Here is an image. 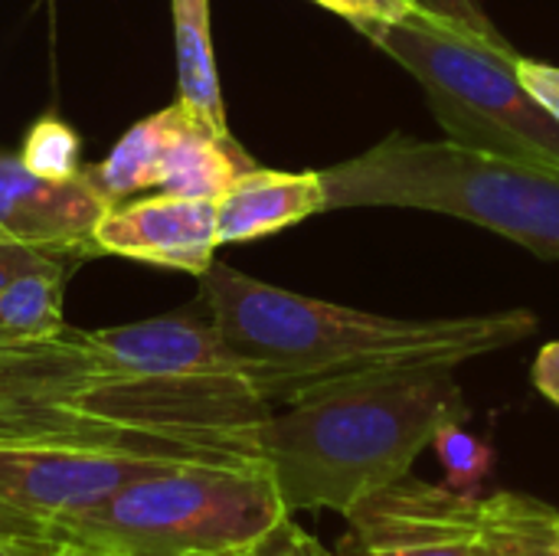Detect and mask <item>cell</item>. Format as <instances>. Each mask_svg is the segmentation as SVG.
<instances>
[{
  "instance_id": "25",
  "label": "cell",
  "mask_w": 559,
  "mask_h": 556,
  "mask_svg": "<svg viewBox=\"0 0 559 556\" xmlns=\"http://www.w3.org/2000/svg\"><path fill=\"white\" fill-rule=\"evenodd\" d=\"M534 387L559 406V341H550L537 351L534 357V370H531Z\"/></svg>"
},
{
  "instance_id": "19",
  "label": "cell",
  "mask_w": 559,
  "mask_h": 556,
  "mask_svg": "<svg viewBox=\"0 0 559 556\" xmlns=\"http://www.w3.org/2000/svg\"><path fill=\"white\" fill-rule=\"evenodd\" d=\"M20 161L33 174H39V177L72 180V177L82 174V144H79V134L66 121L46 115V118H39L26 131Z\"/></svg>"
},
{
  "instance_id": "7",
  "label": "cell",
  "mask_w": 559,
  "mask_h": 556,
  "mask_svg": "<svg viewBox=\"0 0 559 556\" xmlns=\"http://www.w3.org/2000/svg\"><path fill=\"white\" fill-rule=\"evenodd\" d=\"M164 462L105 446L0 442V534L56 541L62 524Z\"/></svg>"
},
{
  "instance_id": "21",
  "label": "cell",
  "mask_w": 559,
  "mask_h": 556,
  "mask_svg": "<svg viewBox=\"0 0 559 556\" xmlns=\"http://www.w3.org/2000/svg\"><path fill=\"white\" fill-rule=\"evenodd\" d=\"M311 3L344 16L357 33L380 26V23H400L413 13H419L413 0H311Z\"/></svg>"
},
{
  "instance_id": "2",
  "label": "cell",
  "mask_w": 559,
  "mask_h": 556,
  "mask_svg": "<svg viewBox=\"0 0 559 556\" xmlns=\"http://www.w3.org/2000/svg\"><path fill=\"white\" fill-rule=\"evenodd\" d=\"M449 419H468L455 367H416L321 383L272 410L259 456L288 514L337 511L413 475Z\"/></svg>"
},
{
  "instance_id": "28",
  "label": "cell",
  "mask_w": 559,
  "mask_h": 556,
  "mask_svg": "<svg viewBox=\"0 0 559 556\" xmlns=\"http://www.w3.org/2000/svg\"><path fill=\"white\" fill-rule=\"evenodd\" d=\"M0 344H23V341H16V338H10L7 331H0Z\"/></svg>"
},
{
  "instance_id": "18",
  "label": "cell",
  "mask_w": 559,
  "mask_h": 556,
  "mask_svg": "<svg viewBox=\"0 0 559 556\" xmlns=\"http://www.w3.org/2000/svg\"><path fill=\"white\" fill-rule=\"evenodd\" d=\"M432 452L439 456V465L445 472V485L475 495V488L491 475L495 469V449L465 429V419H449L432 436Z\"/></svg>"
},
{
  "instance_id": "5",
  "label": "cell",
  "mask_w": 559,
  "mask_h": 556,
  "mask_svg": "<svg viewBox=\"0 0 559 556\" xmlns=\"http://www.w3.org/2000/svg\"><path fill=\"white\" fill-rule=\"evenodd\" d=\"M364 36L423 88L436 121L465 147L559 167V121L527 92L514 62L423 13Z\"/></svg>"
},
{
  "instance_id": "13",
  "label": "cell",
  "mask_w": 559,
  "mask_h": 556,
  "mask_svg": "<svg viewBox=\"0 0 559 556\" xmlns=\"http://www.w3.org/2000/svg\"><path fill=\"white\" fill-rule=\"evenodd\" d=\"M255 157L229 134H213L200 125L180 102H174V125L164 144L157 193L190 197V200H219L242 174L255 170Z\"/></svg>"
},
{
  "instance_id": "20",
  "label": "cell",
  "mask_w": 559,
  "mask_h": 556,
  "mask_svg": "<svg viewBox=\"0 0 559 556\" xmlns=\"http://www.w3.org/2000/svg\"><path fill=\"white\" fill-rule=\"evenodd\" d=\"M416 10L442 26H452L459 33H465L468 39L481 43V46H491L504 56H521L511 39L498 29V23L488 16L485 3L481 0H413Z\"/></svg>"
},
{
  "instance_id": "9",
  "label": "cell",
  "mask_w": 559,
  "mask_h": 556,
  "mask_svg": "<svg viewBox=\"0 0 559 556\" xmlns=\"http://www.w3.org/2000/svg\"><path fill=\"white\" fill-rule=\"evenodd\" d=\"M95 256H121L157 269L203 275L216 259V200L154 193L102 213L92 233Z\"/></svg>"
},
{
  "instance_id": "8",
  "label": "cell",
  "mask_w": 559,
  "mask_h": 556,
  "mask_svg": "<svg viewBox=\"0 0 559 556\" xmlns=\"http://www.w3.org/2000/svg\"><path fill=\"white\" fill-rule=\"evenodd\" d=\"M341 556H475L478 498L413 475L357 501Z\"/></svg>"
},
{
  "instance_id": "16",
  "label": "cell",
  "mask_w": 559,
  "mask_h": 556,
  "mask_svg": "<svg viewBox=\"0 0 559 556\" xmlns=\"http://www.w3.org/2000/svg\"><path fill=\"white\" fill-rule=\"evenodd\" d=\"M79 252H56L0 292V331L16 341H49L66 331V279L82 262Z\"/></svg>"
},
{
  "instance_id": "27",
  "label": "cell",
  "mask_w": 559,
  "mask_h": 556,
  "mask_svg": "<svg viewBox=\"0 0 559 556\" xmlns=\"http://www.w3.org/2000/svg\"><path fill=\"white\" fill-rule=\"evenodd\" d=\"M52 556H111L105 551H95L88 544H75V541H56V551Z\"/></svg>"
},
{
  "instance_id": "6",
  "label": "cell",
  "mask_w": 559,
  "mask_h": 556,
  "mask_svg": "<svg viewBox=\"0 0 559 556\" xmlns=\"http://www.w3.org/2000/svg\"><path fill=\"white\" fill-rule=\"evenodd\" d=\"M115 370L85 331L0 344V442H72L154 459H200L147 433L98 416V390Z\"/></svg>"
},
{
  "instance_id": "26",
  "label": "cell",
  "mask_w": 559,
  "mask_h": 556,
  "mask_svg": "<svg viewBox=\"0 0 559 556\" xmlns=\"http://www.w3.org/2000/svg\"><path fill=\"white\" fill-rule=\"evenodd\" d=\"M52 551H56V541L0 534V556H52Z\"/></svg>"
},
{
  "instance_id": "4",
  "label": "cell",
  "mask_w": 559,
  "mask_h": 556,
  "mask_svg": "<svg viewBox=\"0 0 559 556\" xmlns=\"http://www.w3.org/2000/svg\"><path fill=\"white\" fill-rule=\"evenodd\" d=\"M288 508L262 459H170L118 488L56 541L111 556H193L249 551Z\"/></svg>"
},
{
  "instance_id": "15",
  "label": "cell",
  "mask_w": 559,
  "mask_h": 556,
  "mask_svg": "<svg viewBox=\"0 0 559 556\" xmlns=\"http://www.w3.org/2000/svg\"><path fill=\"white\" fill-rule=\"evenodd\" d=\"M475 556H559V511L514 492L478 498Z\"/></svg>"
},
{
  "instance_id": "23",
  "label": "cell",
  "mask_w": 559,
  "mask_h": 556,
  "mask_svg": "<svg viewBox=\"0 0 559 556\" xmlns=\"http://www.w3.org/2000/svg\"><path fill=\"white\" fill-rule=\"evenodd\" d=\"M514 69H518L521 82L527 85V92L559 121V66L531 59V56H518Z\"/></svg>"
},
{
  "instance_id": "22",
  "label": "cell",
  "mask_w": 559,
  "mask_h": 556,
  "mask_svg": "<svg viewBox=\"0 0 559 556\" xmlns=\"http://www.w3.org/2000/svg\"><path fill=\"white\" fill-rule=\"evenodd\" d=\"M246 556H341L331 554L321 541H314L292 514L282 518L272 531H265Z\"/></svg>"
},
{
  "instance_id": "10",
  "label": "cell",
  "mask_w": 559,
  "mask_h": 556,
  "mask_svg": "<svg viewBox=\"0 0 559 556\" xmlns=\"http://www.w3.org/2000/svg\"><path fill=\"white\" fill-rule=\"evenodd\" d=\"M108 203L92 190L85 174L49 180L33 174L20 154H0V239L95 256L92 233Z\"/></svg>"
},
{
  "instance_id": "11",
  "label": "cell",
  "mask_w": 559,
  "mask_h": 556,
  "mask_svg": "<svg viewBox=\"0 0 559 556\" xmlns=\"http://www.w3.org/2000/svg\"><path fill=\"white\" fill-rule=\"evenodd\" d=\"M85 334L105 357V364L121 377H246L226 351L213 321L164 315Z\"/></svg>"
},
{
  "instance_id": "24",
  "label": "cell",
  "mask_w": 559,
  "mask_h": 556,
  "mask_svg": "<svg viewBox=\"0 0 559 556\" xmlns=\"http://www.w3.org/2000/svg\"><path fill=\"white\" fill-rule=\"evenodd\" d=\"M59 249H39V246H26V242H13V239H0V292L23 272H29L33 265L46 262L49 256H56Z\"/></svg>"
},
{
  "instance_id": "1",
  "label": "cell",
  "mask_w": 559,
  "mask_h": 556,
  "mask_svg": "<svg viewBox=\"0 0 559 556\" xmlns=\"http://www.w3.org/2000/svg\"><path fill=\"white\" fill-rule=\"evenodd\" d=\"M200 282L226 351L272 406L334 380L462 367L518 347L540 328L531 308L459 318L360 311L269 285L223 262H213Z\"/></svg>"
},
{
  "instance_id": "12",
  "label": "cell",
  "mask_w": 559,
  "mask_h": 556,
  "mask_svg": "<svg viewBox=\"0 0 559 556\" xmlns=\"http://www.w3.org/2000/svg\"><path fill=\"white\" fill-rule=\"evenodd\" d=\"M318 213H331L321 170L285 174L255 167L216 200L219 246L255 242L288 226H298Z\"/></svg>"
},
{
  "instance_id": "3",
  "label": "cell",
  "mask_w": 559,
  "mask_h": 556,
  "mask_svg": "<svg viewBox=\"0 0 559 556\" xmlns=\"http://www.w3.org/2000/svg\"><path fill=\"white\" fill-rule=\"evenodd\" d=\"M334 210H423L485 226L559 262V167L390 134L321 170Z\"/></svg>"
},
{
  "instance_id": "14",
  "label": "cell",
  "mask_w": 559,
  "mask_h": 556,
  "mask_svg": "<svg viewBox=\"0 0 559 556\" xmlns=\"http://www.w3.org/2000/svg\"><path fill=\"white\" fill-rule=\"evenodd\" d=\"M174 52H177V102L213 134L229 138L226 102L216 72L210 0H170Z\"/></svg>"
},
{
  "instance_id": "29",
  "label": "cell",
  "mask_w": 559,
  "mask_h": 556,
  "mask_svg": "<svg viewBox=\"0 0 559 556\" xmlns=\"http://www.w3.org/2000/svg\"><path fill=\"white\" fill-rule=\"evenodd\" d=\"M193 556H246V551H229V554H193Z\"/></svg>"
},
{
  "instance_id": "17",
  "label": "cell",
  "mask_w": 559,
  "mask_h": 556,
  "mask_svg": "<svg viewBox=\"0 0 559 556\" xmlns=\"http://www.w3.org/2000/svg\"><path fill=\"white\" fill-rule=\"evenodd\" d=\"M170 125H174V105L131 125L102 164L82 167L85 180L108 206H118L128 197L157 187V170H160Z\"/></svg>"
}]
</instances>
